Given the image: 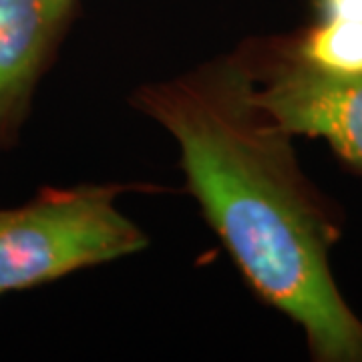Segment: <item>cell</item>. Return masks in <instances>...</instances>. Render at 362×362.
<instances>
[{
    "label": "cell",
    "instance_id": "1",
    "mask_svg": "<svg viewBox=\"0 0 362 362\" xmlns=\"http://www.w3.org/2000/svg\"><path fill=\"white\" fill-rule=\"evenodd\" d=\"M135 103L173 135L189 192L233 262L326 362H362V322L330 270L337 223L298 168L292 135L250 97L238 57L145 85Z\"/></svg>",
    "mask_w": 362,
    "mask_h": 362
},
{
    "label": "cell",
    "instance_id": "2",
    "mask_svg": "<svg viewBox=\"0 0 362 362\" xmlns=\"http://www.w3.org/2000/svg\"><path fill=\"white\" fill-rule=\"evenodd\" d=\"M119 187H47L21 207L0 209V294L125 258L145 233L115 206Z\"/></svg>",
    "mask_w": 362,
    "mask_h": 362
},
{
    "label": "cell",
    "instance_id": "4",
    "mask_svg": "<svg viewBox=\"0 0 362 362\" xmlns=\"http://www.w3.org/2000/svg\"><path fill=\"white\" fill-rule=\"evenodd\" d=\"M75 0H0V149L21 129Z\"/></svg>",
    "mask_w": 362,
    "mask_h": 362
},
{
    "label": "cell",
    "instance_id": "3",
    "mask_svg": "<svg viewBox=\"0 0 362 362\" xmlns=\"http://www.w3.org/2000/svg\"><path fill=\"white\" fill-rule=\"evenodd\" d=\"M250 97L290 135L320 137L362 171V77L337 78L314 71L288 40H272L235 54Z\"/></svg>",
    "mask_w": 362,
    "mask_h": 362
},
{
    "label": "cell",
    "instance_id": "6",
    "mask_svg": "<svg viewBox=\"0 0 362 362\" xmlns=\"http://www.w3.org/2000/svg\"><path fill=\"white\" fill-rule=\"evenodd\" d=\"M322 16L362 18V0H318Z\"/></svg>",
    "mask_w": 362,
    "mask_h": 362
},
{
    "label": "cell",
    "instance_id": "5",
    "mask_svg": "<svg viewBox=\"0 0 362 362\" xmlns=\"http://www.w3.org/2000/svg\"><path fill=\"white\" fill-rule=\"evenodd\" d=\"M286 40L300 61L322 75L362 77V18L322 16V23Z\"/></svg>",
    "mask_w": 362,
    "mask_h": 362
}]
</instances>
